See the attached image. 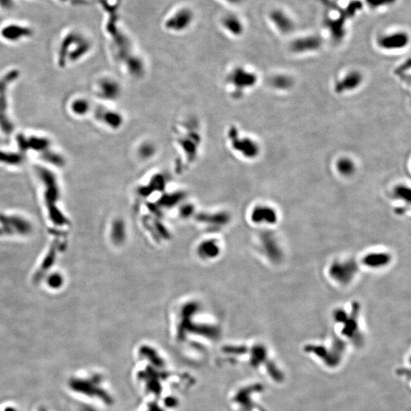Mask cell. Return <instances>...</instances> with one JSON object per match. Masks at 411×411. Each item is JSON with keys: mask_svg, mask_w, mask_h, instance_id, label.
<instances>
[{"mask_svg": "<svg viewBox=\"0 0 411 411\" xmlns=\"http://www.w3.org/2000/svg\"><path fill=\"white\" fill-rule=\"evenodd\" d=\"M359 270V266L353 260H337L330 264L328 275L330 279L340 286H347L353 281Z\"/></svg>", "mask_w": 411, "mask_h": 411, "instance_id": "cell-5", "label": "cell"}, {"mask_svg": "<svg viewBox=\"0 0 411 411\" xmlns=\"http://www.w3.org/2000/svg\"><path fill=\"white\" fill-rule=\"evenodd\" d=\"M259 83L254 70L243 65L234 66L226 71L223 80L226 94L233 100H241L252 91Z\"/></svg>", "mask_w": 411, "mask_h": 411, "instance_id": "cell-2", "label": "cell"}, {"mask_svg": "<svg viewBox=\"0 0 411 411\" xmlns=\"http://www.w3.org/2000/svg\"><path fill=\"white\" fill-rule=\"evenodd\" d=\"M90 109V103L86 99H77L72 104V110L76 115H86Z\"/></svg>", "mask_w": 411, "mask_h": 411, "instance_id": "cell-23", "label": "cell"}, {"mask_svg": "<svg viewBox=\"0 0 411 411\" xmlns=\"http://www.w3.org/2000/svg\"><path fill=\"white\" fill-rule=\"evenodd\" d=\"M20 76L18 70H12L0 79V128L6 134H10L13 131L14 126L7 115V88L12 82L17 80Z\"/></svg>", "mask_w": 411, "mask_h": 411, "instance_id": "cell-6", "label": "cell"}, {"mask_svg": "<svg viewBox=\"0 0 411 411\" xmlns=\"http://www.w3.org/2000/svg\"><path fill=\"white\" fill-rule=\"evenodd\" d=\"M225 140L231 153L243 160L252 162L260 156L261 147L259 142L252 136L245 134L236 124L228 126Z\"/></svg>", "mask_w": 411, "mask_h": 411, "instance_id": "cell-3", "label": "cell"}, {"mask_svg": "<svg viewBox=\"0 0 411 411\" xmlns=\"http://www.w3.org/2000/svg\"><path fill=\"white\" fill-rule=\"evenodd\" d=\"M98 94L108 102H116L122 95L121 83L112 77H104L98 83Z\"/></svg>", "mask_w": 411, "mask_h": 411, "instance_id": "cell-11", "label": "cell"}, {"mask_svg": "<svg viewBox=\"0 0 411 411\" xmlns=\"http://www.w3.org/2000/svg\"><path fill=\"white\" fill-rule=\"evenodd\" d=\"M28 144L29 149L43 153L48 150L51 143L45 137H31L30 138H28Z\"/></svg>", "mask_w": 411, "mask_h": 411, "instance_id": "cell-21", "label": "cell"}, {"mask_svg": "<svg viewBox=\"0 0 411 411\" xmlns=\"http://www.w3.org/2000/svg\"><path fill=\"white\" fill-rule=\"evenodd\" d=\"M270 84L277 90H289L293 85V80L287 75H276L270 80Z\"/></svg>", "mask_w": 411, "mask_h": 411, "instance_id": "cell-20", "label": "cell"}, {"mask_svg": "<svg viewBox=\"0 0 411 411\" xmlns=\"http://www.w3.org/2000/svg\"><path fill=\"white\" fill-rule=\"evenodd\" d=\"M38 173L45 185V200L48 205L50 216L55 223L58 225L65 224V219L56 207V203L59 200L60 190L57 179L54 174L42 167L38 168Z\"/></svg>", "mask_w": 411, "mask_h": 411, "instance_id": "cell-4", "label": "cell"}, {"mask_svg": "<svg viewBox=\"0 0 411 411\" xmlns=\"http://www.w3.org/2000/svg\"><path fill=\"white\" fill-rule=\"evenodd\" d=\"M392 257L389 253L370 252L365 254L362 260L365 267L371 269H381L387 267L391 262Z\"/></svg>", "mask_w": 411, "mask_h": 411, "instance_id": "cell-16", "label": "cell"}, {"mask_svg": "<svg viewBox=\"0 0 411 411\" xmlns=\"http://www.w3.org/2000/svg\"><path fill=\"white\" fill-rule=\"evenodd\" d=\"M397 0H365L367 5L373 10L393 5Z\"/></svg>", "mask_w": 411, "mask_h": 411, "instance_id": "cell-26", "label": "cell"}, {"mask_svg": "<svg viewBox=\"0 0 411 411\" xmlns=\"http://www.w3.org/2000/svg\"><path fill=\"white\" fill-rule=\"evenodd\" d=\"M363 83V75L360 71L349 70L335 80L333 86V92L338 96L349 94L362 87Z\"/></svg>", "mask_w": 411, "mask_h": 411, "instance_id": "cell-7", "label": "cell"}, {"mask_svg": "<svg viewBox=\"0 0 411 411\" xmlns=\"http://www.w3.org/2000/svg\"><path fill=\"white\" fill-rule=\"evenodd\" d=\"M270 22L279 33L289 35L295 30V23L292 18L282 10L276 9L272 10L270 15Z\"/></svg>", "mask_w": 411, "mask_h": 411, "instance_id": "cell-14", "label": "cell"}, {"mask_svg": "<svg viewBox=\"0 0 411 411\" xmlns=\"http://www.w3.org/2000/svg\"><path fill=\"white\" fill-rule=\"evenodd\" d=\"M226 2L229 3L231 4H234V5H237V4H240L241 2H242V0H225Z\"/></svg>", "mask_w": 411, "mask_h": 411, "instance_id": "cell-29", "label": "cell"}, {"mask_svg": "<svg viewBox=\"0 0 411 411\" xmlns=\"http://www.w3.org/2000/svg\"><path fill=\"white\" fill-rule=\"evenodd\" d=\"M172 136L180 164L186 168L193 166L200 156L203 143V133L198 121L188 118L176 123Z\"/></svg>", "mask_w": 411, "mask_h": 411, "instance_id": "cell-1", "label": "cell"}, {"mask_svg": "<svg viewBox=\"0 0 411 411\" xmlns=\"http://www.w3.org/2000/svg\"><path fill=\"white\" fill-rule=\"evenodd\" d=\"M393 195L394 198L404 201L405 203H410V190L405 185H398L393 190Z\"/></svg>", "mask_w": 411, "mask_h": 411, "instance_id": "cell-24", "label": "cell"}, {"mask_svg": "<svg viewBox=\"0 0 411 411\" xmlns=\"http://www.w3.org/2000/svg\"><path fill=\"white\" fill-rule=\"evenodd\" d=\"M64 282V278L59 273H54L48 278V284L54 289L61 287Z\"/></svg>", "mask_w": 411, "mask_h": 411, "instance_id": "cell-27", "label": "cell"}, {"mask_svg": "<svg viewBox=\"0 0 411 411\" xmlns=\"http://www.w3.org/2000/svg\"><path fill=\"white\" fill-rule=\"evenodd\" d=\"M194 15L188 9L179 10L169 18L165 23V27L172 32H179L186 30L192 24Z\"/></svg>", "mask_w": 411, "mask_h": 411, "instance_id": "cell-13", "label": "cell"}, {"mask_svg": "<svg viewBox=\"0 0 411 411\" xmlns=\"http://www.w3.org/2000/svg\"><path fill=\"white\" fill-rule=\"evenodd\" d=\"M224 28L230 35L235 37H239L242 35L245 27L241 20L235 15H229L224 18L222 22Z\"/></svg>", "mask_w": 411, "mask_h": 411, "instance_id": "cell-19", "label": "cell"}, {"mask_svg": "<svg viewBox=\"0 0 411 411\" xmlns=\"http://www.w3.org/2000/svg\"><path fill=\"white\" fill-rule=\"evenodd\" d=\"M323 41L318 35H310L294 39L290 44V50L294 54H305L319 51Z\"/></svg>", "mask_w": 411, "mask_h": 411, "instance_id": "cell-10", "label": "cell"}, {"mask_svg": "<svg viewBox=\"0 0 411 411\" xmlns=\"http://www.w3.org/2000/svg\"><path fill=\"white\" fill-rule=\"evenodd\" d=\"M17 142L19 147H20V151L22 152L23 154H25L26 152L29 151V144H28L27 137H25L23 134H20V135L17 137Z\"/></svg>", "mask_w": 411, "mask_h": 411, "instance_id": "cell-28", "label": "cell"}, {"mask_svg": "<svg viewBox=\"0 0 411 411\" xmlns=\"http://www.w3.org/2000/svg\"><path fill=\"white\" fill-rule=\"evenodd\" d=\"M4 39L10 42H18L24 38L32 36V31L27 27L18 26V25H9L4 27L1 31Z\"/></svg>", "mask_w": 411, "mask_h": 411, "instance_id": "cell-17", "label": "cell"}, {"mask_svg": "<svg viewBox=\"0 0 411 411\" xmlns=\"http://www.w3.org/2000/svg\"><path fill=\"white\" fill-rule=\"evenodd\" d=\"M409 35L402 31L383 34L377 39L378 48L387 52L402 51L409 45Z\"/></svg>", "mask_w": 411, "mask_h": 411, "instance_id": "cell-8", "label": "cell"}, {"mask_svg": "<svg viewBox=\"0 0 411 411\" xmlns=\"http://www.w3.org/2000/svg\"><path fill=\"white\" fill-rule=\"evenodd\" d=\"M42 157L47 162L57 166H63L65 163L64 158L61 155L50 151L49 149L42 153Z\"/></svg>", "mask_w": 411, "mask_h": 411, "instance_id": "cell-25", "label": "cell"}, {"mask_svg": "<svg viewBox=\"0 0 411 411\" xmlns=\"http://www.w3.org/2000/svg\"><path fill=\"white\" fill-rule=\"evenodd\" d=\"M253 219L257 223L274 225L278 222L277 211L268 205H260L254 208Z\"/></svg>", "mask_w": 411, "mask_h": 411, "instance_id": "cell-15", "label": "cell"}, {"mask_svg": "<svg viewBox=\"0 0 411 411\" xmlns=\"http://www.w3.org/2000/svg\"><path fill=\"white\" fill-rule=\"evenodd\" d=\"M94 115L98 121L111 130H120L124 127L126 123L125 117L121 112L104 106L98 107L95 111Z\"/></svg>", "mask_w": 411, "mask_h": 411, "instance_id": "cell-9", "label": "cell"}, {"mask_svg": "<svg viewBox=\"0 0 411 411\" xmlns=\"http://www.w3.org/2000/svg\"><path fill=\"white\" fill-rule=\"evenodd\" d=\"M262 246L264 254L271 262L278 264L283 260V250L279 245L277 238L273 232L264 234L262 237Z\"/></svg>", "mask_w": 411, "mask_h": 411, "instance_id": "cell-12", "label": "cell"}, {"mask_svg": "<svg viewBox=\"0 0 411 411\" xmlns=\"http://www.w3.org/2000/svg\"><path fill=\"white\" fill-rule=\"evenodd\" d=\"M24 156L25 155L23 153L0 151V162L7 164V165H20L24 161Z\"/></svg>", "mask_w": 411, "mask_h": 411, "instance_id": "cell-22", "label": "cell"}, {"mask_svg": "<svg viewBox=\"0 0 411 411\" xmlns=\"http://www.w3.org/2000/svg\"><path fill=\"white\" fill-rule=\"evenodd\" d=\"M335 170L343 178H351L356 172V163L349 156H342L337 159L334 165Z\"/></svg>", "mask_w": 411, "mask_h": 411, "instance_id": "cell-18", "label": "cell"}]
</instances>
